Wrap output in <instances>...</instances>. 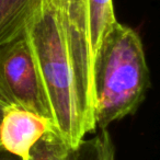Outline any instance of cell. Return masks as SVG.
Listing matches in <instances>:
<instances>
[{
  "instance_id": "obj_8",
  "label": "cell",
  "mask_w": 160,
  "mask_h": 160,
  "mask_svg": "<svg viewBox=\"0 0 160 160\" xmlns=\"http://www.w3.org/2000/svg\"><path fill=\"white\" fill-rule=\"evenodd\" d=\"M100 134L91 142V160H116L115 147L107 129H100Z\"/></svg>"
},
{
  "instance_id": "obj_3",
  "label": "cell",
  "mask_w": 160,
  "mask_h": 160,
  "mask_svg": "<svg viewBox=\"0 0 160 160\" xmlns=\"http://www.w3.org/2000/svg\"><path fill=\"white\" fill-rule=\"evenodd\" d=\"M0 80L14 105L49 118L38 71L22 35L0 45Z\"/></svg>"
},
{
  "instance_id": "obj_2",
  "label": "cell",
  "mask_w": 160,
  "mask_h": 160,
  "mask_svg": "<svg viewBox=\"0 0 160 160\" xmlns=\"http://www.w3.org/2000/svg\"><path fill=\"white\" fill-rule=\"evenodd\" d=\"M150 86L139 34L118 22L103 42L94 64V124L107 129L135 113Z\"/></svg>"
},
{
  "instance_id": "obj_1",
  "label": "cell",
  "mask_w": 160,
  "mask_h": 160,
  "mask_svg": "<svg viewBox=\"0 0 160 160\" xmlns=\"http://www.w3.org/2000/svg\"><path fill=\"white\" fill-rule=\"evenodd\" d=\"M22 36L35 65L53 133L79 150L94 124V57L88 0H35Z\"/></svg>"
},
{
  "instance_id": "obj_5",
  "label": "cell",
  "mask_w": 160,
  "mask_h": 160,
  "mask_svg": "<svg viewBox=\"0 0 160 160\" xmlns=\"http://www.w3.org/2000/svg\"><path fill=\"white\" fill-rule=\"evenodd\" d=\"M88 17L90 42L96 64L97 55L103 42L118 22L115 17L113 0H88Z\"/></svg>"
},
{
  "instance_id": "obj_4",
  "label": "cell",
  "mask_w": 160,
  "mask_h": 160,
  "mask_svg": "<svg viewBox=\"0 0 160 160\" xmlns=\"http://www.w3.org/2000/svg\"><path fill=\"white\" fill-rule=\"evenodd\" d=\"M47 133H53L49 118L17 105H10L0 121L2 150L21 160L29 159L33 147Z\"/></svg>"
},
{
  "instance_id": "obj_11",
  "label": "cell",
  "mask_w": 160,
  "mask_h": 160,
  "mask_svg": "<svg viewBox=\"0 0 160 160\" xmlns=\"http://www.w3.org/2000/svg\"><path fill=\"white\" fill-rule=\"evenodd\" d=\"M0 151H3L2 150V147H1V145H0Z\"/></svg>"
},
{
  "instance_id": "obj_7",
  "label": "cell",
  "mask_w": 160,
  "mask_h": 160,
  "mask_svg": "<svg viewBox=\"0 0 160 160\" xmlns=\"http://www.w3.org/2000/svg\"><path fill=\"white\" fill-rule=\"evenodd\" d=\"M76 151L54 133H47L33 147L28 160H77Z\"/></svg>"
},
{
  "instance_id": "obj_12",
  "label": "cell",
  "mask_w": 160,
  "mask_h": 160,
  "mask_svg": "<svg viewBox=\"0 0 160 160\" xmlns=\"http://www.w3.org/2000/svg\"><path fill=\"white\" fill-rule=\"evenodd\" d=\"M25 160H28V159H25Z\"/></svg>"
},
{
  "instance_id": "obj_6",
  "label": "cell",
  "mask_w": 160,
  "mask_h": 160,
  "mask_svg": "<svg viewBox=\"0 0 160 160\" xmlns=\"http://www.w3.org/2000/svg\"><path fill=\"white\" fill-rule=\"evenodd\" d=\"M34 2L35 0H0V45L22 35Z\"/></svg>"
},
{
  "instance_id": "obj_9",
  "label": "cell",
  "mask_w": 160,
  "mask_h": 160,
  "mask_svg": "<svg viewBox=\"0 0 160 160\" xmlns=\"http://www.w3.org/2000/svg\"><path fill=\"white\" fill-rule=\"evenodd\" d=\"M10 105H14V104L12 103V100L9 94H8L5 86L2 85V81L0 80V121L2 118L5 111Z\"/></svg>"
},
{
  "instance_id": "obj_10",
  "label": "cell",
  "mask_w": 160,
  "mask_h": 160,
  "mask_svg": "<svg viewBox=\"0 0 160 160\" xmlns=\"http://www.w3.org/2000/svg\"><path fill=\"white\" fill-rule=\"evenodd\" d=\"M0 160H21V159L6 152V151H0Z\"/></svg>"
}]
</instances>
